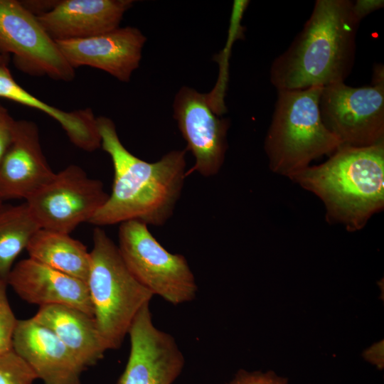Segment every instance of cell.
<instances>
[{"instance_id":"3957f363","label":"cell","mask_w":384,"mask_h":384,"mask_svg":"<svg viewBox=\"0 0 384 384\" xmlns=\"http://www.w3.org/2000/svg\"><path fill=\"white\" fill-rule=\"evenodd\" d=\"M289 178L323 201L329 220L360 230L384 206V142L343 144L324 163Z\"/></svg>"},{"instance_id":"8fae6325","label":"cell","mask_w":384,"mask_h":384,"mask_svg":"<svg viewBox=\"0 0 384 384\" xmlns=\"http://www.w3.org/2000/svg\"><path fill=\"white\" fill-rule=\"evenodd\" d=\"M149 305L129 328L130 353L117 384H172L183 368L182 352L171 335L154 326Z\"/></svg>"},{"instance_id":"cb8c5ba5","label":"cell","mask_w":384,"mask_h":384,"mask_svg":"<svg viewBox=\"0 0 384 384\" xmlns=\"http://www.w3.org/2000/svg\"><path fill=\"white\" fill-rule=\"evenodd\" d=\"M13 121L7 112L0 117V164L12 142Z\"/></svg>"},{"instance_id":"277c9868","label":"cell","mask_w":384,"mask_h":384,"mask_svg":"<svg viewBox=\"0 0 384 384\" xmlns=\"http://www.w3.org/2000/svg\"><path fill=\"white\" fill-rule=\"evenodd\" d=\"M324 87L279 90L265 139L270 169L289 177L343 145L324 126L319 98Z\"/></svg>"},{"instance_id":"484cf974","label":"cell","mask_w":384,"mask_h":384,"mask_svg":"<svg viewBox=\"0 0 384 384\" xmlns=\"http://www.w3.org/2000/svg\"><path fill=\"white\" fill-rule=\"evenodd\" d=\"M378 344V346H373L368 351H366L364 357L378 368L382 369L383 368V344L380 346L381 342Z\"/></svg>"},{"instance_id":"5b68a950","label":"cell","mask_w":384,"mask_h":384,"mask_svg":"<svg viewBox=\"0 0 384 384\" xmlns=\"http://www.w3.org/2000/svg\"><path fill=\"white\" fill-rule=\"evenodd\" d=\"M92 242L87 286L94 319L108 348L116 349L154 294L132 274L104 230L94 229Z\"/></svg>"},{"instance_id":"8992f818","label":"cell","mask_w":384,"mask_h":384,"mask_svg":"<svg viewBox=\"0 0 384 384\" xmlns=\"http://www.w3.org/2000/svg\"><path fill=\"white\" fill-rule=\"evenodd\" d=\"M120 255L135 279L153 294L174 305L193 300L198 287L186 257L166 250L148 225L122 223L118 232Z\"/></svg>"},{"instance_id":"52a82bcc","label":"cell","mask_w":384,"mask_h":384,"mask_svg":"<svg viewBox=\"0 0 384 384\" xmlns=\"http://www.w3.org/2000/svg\"><path fill=\"white\" fill-rule=\"evenodd\" d=\"M321 120L344 145L366 147L384 142V78L351 87L339 82L323 87Z\"/></svg>"},{"instance_id":"5bb4252c","label":"cell","mask_w":384,"mask_h":384,"mask_svg":"<svg viewBox=\"0 0 384 384\" xmlns=\"http://www.w3.org/2000/svg\"><path fill=\"white\" fill-rule=\"evenodd\" d=\"M17 295L40 306L66 305L94 318L87 284L30 257L14 265L6 279Z\"/></svg>"},{"instance_id":"d6986e66","label":"cell","mask_w":384,"mask_h":384,"mask_svg":"<svg viewBox=\"0 0 384 384\" xmlns=\"http://www.w3.org/2000/svg\"><path fill=\"white\" fill-rule=\"evenodd\" d=\"M26 250L30 258L87 284L90 252L70 234L40 228L30 240Z\"/></svg>"},{"instance_id":"ba28073f","label":"cell","mask_w":384,"mask_h":384,"mask_svg":"<svg viewBox=\"0 0 384 384\" xmlns=\"http://www.w3.org/2000/svg\"><path fill=\"white\" fill-rule=\"evenodd\" d=\"M108 197L101 181L70 165L26 203L40 228L70 234L80 223H88Z\"/></svg>"},{"instance_id":"f1b7e54d","label":"cell","mask_w":384,"mask_h":384,"mask_svg":"<svg viewBox=\"0 0 384 384\" xmlns=\"http://www.w3.org/2000/svg\"><path fill=\"white\" fill-rule=\"evenodd\" d=\"M3 202L1 199H0V203Z\"/></svg>"},{"instance_id":"30bf717a","label":"cell","mask_w":384,"mask_h":384,"mask_svg":"<svg viewBox=\"0 0 384 384\" xmlns=\"http://www.w3.org/2000/svg\"><path fill=\"white\" fill-rule=\"evenodd\" d=\"M174 117L186 142L185 150L195 158L186 176L194 172L205 177L216 175L228 148L229 120L216 113L209 95L188 87L181 88L175 96Z\"/></svg>"},{"instance_id":"d4e9b609","label":"cell","mask_w":384,"mask_h":384,"mask_svg":"<svg viewBox=\"0 0 384 384\" xmlns=\"http://www.w3.org/2000/svg\"><path fill=\"white\" fill-rule=\"evenodd\" d=\"M383 0H357L353 2V10L356 17L361 20L371 12L383 7Z\"/></svg>"},{"instance_id":"603a6c76","label":"cell","mask_w":384,"mask_h":384,"mask_svg":"<svg viewBox=\"0 0 384 384\" xmlns=\"http://www.w3.org/2000/svg\"><path fill=\"white\" fill-rule=\"evenodd\" d=\"M227 384H288V382L272 371L262 373L240 370Z\"/></svg>"},{"instance_id":"6da1fadb","label":"cell","mask_w":384,"mask_h":384,"mask_svg":"<svg viewBox=\"0 0 384 384\" xmlns=\"http://www.w3.org/2000/svg\"><path fill=\"white\" fill-rule=\"evenodd\" d=\"M101 146L114 168L111 194L88 222L96 227L137 220L164 225L173 215L186 176V151L173 150L148 162L133 155L121 142L114 122L97 118Z\"/></svg>"},{"instance_id":"7a4b0ae2","label":"cell","mask_w":384,"mask_h":384,"mask_svg":"<svg viewBox=\"0 0 384 384\" xmlns=\"http://www.w3.org/2000/svg\"><path fill=\"white\" fill-rule=\"evenodd\" d=\"M360 22L353 1L316 0L301 31L273 60L272 85L279 90L344 82L353 68Z\"/></svg>"},{"instance_id":"ac0fdd59","label":"cell","mask_w":384,"mask_h":384,"mask_svg":"<svg viewBox=\"0 0 384 384\" xmlns=\"http://www.w3.org/2000/svg\"><path fill=\"white\" fill-rule=\"evenodd\" d=\"M0 97L38 109L58 121L70 141L79 148L92 151L101 146L97 118L90 110L64 112L52 107L22 88L6 65L0 66Z\"/></svg>"},{"instance_id":"9a60e30c","label":"cell","mask_w":384,"mask_h":384,"mask_svg":"<svg viewBox=\"0 0 384 384\" xmlns=\"http://www.w3.org/2000/svg\"><path fill=\"white\" fill-rule=\"evenodd\" d=\"M12 348L44 384H82L86 368L52 331L31 318L18 319Z\"/></svg>"},{"instance_id":"7402d4cb","label":"cell","mask_w":384,"mask_h":384,"mask_svg":"<svg viewBox=\"0 0 384 384\" xmlns=\"http://www.w3.org/2000/svg\"><path fill=\"white\" fill-rule=\"evenodd\" d=\"M6 281L0 279V353L12 348L13 335L17 324L9 304Z\"/></svg>"},{"instance_id":"ffe728a7","label":"cell","mask_w":384,"mask_h":384,"mask_svg":"<svg viewBox=\"0 0 384 384\" xmlns=\"http://www.w3.org/2000/svg\"><path fill=\"white\" fill-rule=\"evenodd\" d=\"M40 229L26 203H0V279L6 282L16 257Z\"/></svg>"},{"instance_id":"9c48e42d","label":"cell","mask_w":384,"mask_h":384,"mask_svg":"<svg viewBox=\"0 0 384 384\" xmlns=\"http://www.w3.org/2000/svg\"><path fill=\"white\" fill-rule=\"evenodd\" d=\"M12 53L16 65L34 75L70 81L74 68L37 20L16 0H0V54Z\"/></svg>"},{"instance_id":"e0dca14e","label":"cell","mask_w":384,"mask_h":384,"mask_svg":"<svg viewBox=\"0 0 384 384\" xmlns=\"http://www.w3.org/2000/svg\"><path fill=\"white\" fill-rule=\"evenodd\" d=\"M31 319L52 331L85 368L95 364L109 350L94 318L80 309L46 305L40 306Z\"/></svg>"},{"instance_id":"44dd1931","label":"cell","mask_w":384,"mask_h":384,"mask_svg":"<svg viewBox=\"0 0 384 384\" xmlns=\"http://www.w3.org/2000/svg\"><path fill=\"white\" fill-rule=\"evenodd\" d=\"M37 376L13 349L0 353V384H33Z\"/></svg>"},{"instance_id":"83f0119b","label":"cell","mask_w":384,"mask_h":384,"mask_svg":"<svg viewBox=\"0 0 384 384\" xmlns=\"http://www.w3.org/2000/svg\"><path fill=\"white\" fill-rule=\"evenodd\" d=\"M6 111L4 110L3 108L0 107V117L6 112Z\"/></svg>"},{"instance_id":"4fadbf2b","label":"cell","mask_w":384,"mask_h":384,"mask_svg":"<svg viewBox=\"0 0 384 384\" xmlns=\"http://www.w3.org/2000/svg\"><path fill=\"white\" fill-rule=\"evenodd\" d=\"M12 142L0 164V199L26 200L55 176L40 146L38 129L26 121L12 123Z\"/></svg>"},{"instance_id":"2e32d148","label":"cell","mask_w":384,"mask_h":384,"mask_svg":"<svg viewBox=\"0 0 384 384\" xmlns=\"http://www.w3.org/2000/svg\"><path fill=\"white\" fill-rule=\"evenodd\" d=\"M131 0H65L36 15L55 41L85 38L119 28Z\"/></svg>"},{"instance_id":"7c38bea8","label":"cell","mask_w":384,"mask_h":384,"mask_svg":"<svg viewBox=\"0 0 384 384\" xmlns=\"http://www.w3.org/2000/svg\"><path fill=\"white\" fill-rule=\"evenodd\" d=\"M146 37L134 27L85 38L56 41L60 52L71 65L102 70L122 82H128L139 66Z\"/></svg>"},{"instance_id":"4316f807","label":"cell","mask_w":384,"mask_h":384,"mask_svg":"<svg viewBox=\"0 0 384 384\" xmlns=\"http://www.w3.org/2000/svg\"><path fill=\"white\" fill-rule=\"evenodd\" d=\"M8 60H9L8 55L0 54V66L6 65Z\"/></svg>"}]
</instances>
